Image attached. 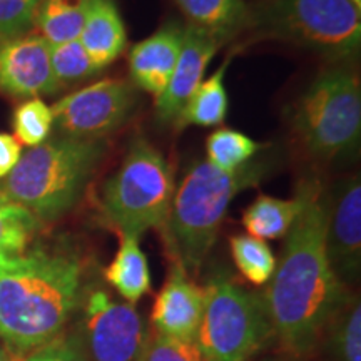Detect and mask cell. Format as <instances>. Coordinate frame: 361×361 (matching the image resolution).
Masks as SVG:
<instances>
[{
  "label": "cell",
  "instance_id": "obj_35",
  "mask_svg": "<svg viewBox=\"0 0 361 361\" xmlns=\"http://www.w3.org/2000/svg\"><path fill=\"white\" fill-rule=\"evenodd\" d=\"M0 202H4V197H2V192H0Z\"/></svg>",
  "mask_w": 361,
  "mask_h": 361
},
{
  "label": "cell",
  "instance_id": "obj_6",
  "mask_svg": "<svg viewBox=\"0 0 361 361\" xmlns=\"http://www.w3.org/2000/svg\"><path fill=\"white\" fill-rule=\"evenodd\" d=\"M293 130L313 159L333 161L360 142L361 85L355 72L343 67L323 71L293 112Z\"/></svg>",
  "mask_w": 361,
  "mask_h": 361
},
{
  "label": "cell",
  "instance_id": "obj_7",
  "mask_svg": "<svg viewBox=\"0 0 361 361\" xmlns=\"http://www.w3.org/2000/svg\"><path fill=\"white\" fill-rule=\"evenodd\" d=\"M274 338L264 296L246 291L226 274L204 288L196 343L209 361H250Z\"/></svg>",
  "mask_w": 361,
  "mask_h": 361
},
{
  "label": "cell",
  "instance_id": "obj_21",
  "mask_svg": "<svg viewBox=\"0 0 361 361\" xmlns=\"http://www.w3.org/2000/svg\"><path fill=\"white\" fill-rule=\"evenodd\" d=\"M89 0H39L35 24L49 45L78 40L87 16Z\"/></svg>",
  "mask_w": 361,
  "mask_h": 361
},
{
  "label": "cell",
  "instance_id": "obj_14",
  "mask_svg": "<svg viewBox=\"0 0 361 361\" xmlns=\"http://www.w3.org/2000/svg\"><path fill=\"white\" fill-rule=\"evenodd\" d=\"M219 45V40L196 27H184L183 47L173 78L164 92L156 99L157 119L162 123H176L180 112L188 106L189 99L204 80V72L218 52Z\"/></svg>",
  "mask_w": 361,
  "mask_h": 361
},
{
  "label": "cell",
  "instance_id": "obj_2",
  "mask_svg": "<svg viewBox=\"0 0 361 361\" xmlns=\"http://www.w3.org/2000/svg\"><path fill=\"white\" fill-rule=\"evenodd\" d=\"M84 291V263L72 251L34 250L0 264V340L16 356L56 340Z\"/></svg>",
  "mask_w": 361,
  "mask_h": 361
},
{
  "label": "cell",
  "instance_id": "obj_18",
  "mask_svg": "<svg viewBox=\"0 0 361 361\" xmlns=\"http://www.w3.org/2000/svg\"><path fill=\"white\" fill-rule=\"evenodd\" d=\"M104 278L130 305L137 303L151 291L149 263L137 236L121 234V246L116 258L104 271Z\"/></svg>",
  "mask_w": 361,
  "mask_h": 361
},
{
  "label": "cell",
  "instance_id": "obj_15",
  "mask_svg": "<svg viewBox=\"0 0 361 361\" xmlns=\"http://www.w3.org/2000/svg\"><path fill=\"white\" fill-rule=\"evenodd\" d=\"M184 27L166 24L130 49V79L137 89L156 99L168 87L183 47Z\"/></svg>",
  "mask_w": 361,
  "mask_h": 361
},
{
  "label": "cell",
  "instance_id": "obj_29",
  "mask_svg": "<svg viewBox=\"0 0 361 361\" xmlns=\"http://www.w3.org/2000/svg\"><path fill=\"white\" fill-rule=\"evenodd\" d=\"M37 4L29 0H0V39L24 35L35 24Z\"/></svg>",
  "mask_w": 361,
  "mask_h": 361
},
{
  "label": "cell",
  "instance_id": "obj_31",
  "mask_svg": "<svg viewBox=\"0 0 361 361\" xmlns=\"http://www.w3.org/2000/svg\"><path fill=\"white\" fill-rule=\"evenodd\" d=\"M20 144L16 141V137L0 133V179L11 173L20 159Z\"/></svg>",
  "mask_w": 361,
  "mask_h": 361
},
{
  "label": "cell",
  "instance_id": "obj_22",
  "mask_svg": "<svg viewBox=\"0 0 361 361\" xmlns=\"http://www.w3.org/2000/svg\"><path fill=\"white\" fill-rule=\"evenodd\" d=\"M328 353L333 361H361V305L350 301L335 314L324 329Z\"/></svg>",
  "mask_w": 361,
  "mask_h": 361
},
{
  "label": "cell",
  "instance_id": "obj_4",
  "mask_svg": "<svg viewBox=\"0 0 361 361\" xmlns=\"http://www.w3.org/2000/svg\"><path fill=\"white\" fill-rule=\"evenodd\" d=\"M104 139L61 135L30 147L0 183L4 201L30 211L39 221H54L78 204L104 159Z\"/></svg>",
  "mask_w": 361,
  "mask_h": 361
},
{
  "label": "cell",
  "instance_id": "obj_34",
  "mask_svg": "<svg viewBox=\"0 0 361 361\" xmlns=\"http://www.w3.org/2000/svg\"><path fill=\"white\" fill-rule=\"evenodd\" d=\"M258 361H276V360H271V358H266V360H258Z\"/></svg>",
  "mask_w": 361,
  "mask_h": 361
},
{
  "label": "cell",
  "instance_id": "obj_9",
  "mask_svg": "<svg viewBox=\"0 0 361 361\" xmlns=\"http://www.w3.org/2000/svg\"><path fill=\"white\" fill-rule=\"evenodd\" d=\"M135 102L137 94L133 84L107 78L62 97L51 109L62 135L104 139L124 126Z\"/></svg>",
  "mask_w": 361,
  "mask_h": 361
},
{
  "label": "cell",
  "instance_id": "obj_11",
  "mask_svg": "<svg viewBox=\"0 0 361 361\" xmlns=\"http://www.w3.org/2000/svg\"><path fill=\"white\" fill-rule=\"evenodd\" d=\"M61 89L51 66V45L37 34L0 39V92L35 99Z\"/></svg>",
  "mask_w": 361,
  "mask_h": 361
},
{
  "label": "cell",
  "instance_id": "obj_3",
  "mask_svg": "<svg viewBox=\"0 0 361 361\" xmlns=\"http://www.w3.org/2000/svg\"><path fill=\"white\" fill-rule=\"evenodd\" d=\"M263 162H247L236 171H221L207 161L192 164L174 191L168 219L161 228L169 258L189 274L200 271L218 238L231 202L256 186L266 174Z\"/></svg>",
  "mask_w": 361,
  "mask_h": 361
},
{
  "label": "cell",
  "instance_id": "obj_24",
  "mask_svg": "<svg viewBox=\"0 0 361 361\" xmlns=\"http://www.w3.org/2000/svg\"><path fill=\"white\" fill-rule=\"evenodd\" d=\"M229 247L234 263L247 281L256 286L269 281L278 261L266 241L250 234H236L229 239Z\"/></svg>",
  "mask_w": 361,
  "mask_h": 361
},
{
  "label": "cell",
  "instance_id": "obj_1",
  "mask_svg": "<svg viewBox=\"0 0 361 361\" xmlns=\"http://www.w3.org/2000/svg\"><path fill=\"white\" fill-rule=\"evenodd\" d=\"M305 204L288 233L264 301L274 336L293 356L310 355L350 301L328 258V200L318 183H303Z\"/></svg>",
  "mask_w": 361,
  "mask_h": 361
},
{
  "label": "cell",
  "instance_id": "obj_13",
  "mask_svg": "<svg viewBox=\"0 0 361 361\" xmlns=\"http://www.w3.org/2000/svg\"><path fill=\"white\" fill-rule=\"evenodd\" d=\"M202 310L204 290L189 278L179 263L171 264L169 276L157 293L151 322L156 333L183 341H196Z\"/></svg>",
  "mask_w": 361,
  "mask_h": 361
},
{
  "label": "cell",
  "instance_id": "obj_32",
  "mask_svg": "<svg viewBox=\"0 0 361 361\" xmlns=\"http://www.w3.org/2000/svg\"><path fill=\"white\" fill-rule=\"evenodd\" d=\"M0 361H16V356L7 350V346L4 345L2 340H0Z\"/></svg>",
  "mask_w": 361,
  "mask_h": 361
},
{
  "label": "cell",
  "instance_id": "obj_12",
  "mask_svg": "<svg viewBox=\"0 0 361 361\" xmlns=\"http://www.w3.org/2000/svg\"><path fill=\"white\" fill-rule=\"evenodd\" d=\"M328 258L343 286L355 284L361 268V184L350 178L341 184L326 214Z\"/></svg>",
  "mask_w": 361,
  "mask_h": 361
},
{
  "label": "cell",
  "instance_id": "obj_10",
  "mask_svg": "<svg viewBox=\"0 0 361 361\" xmlns=\"http://www.w3.org/2000/svg\"><path fill=\"white\" fill-rule=\"evenodd\" d=\"M82 336L85 361H141L147 341L135 306L112 300L102 288L85 298Z\"/></svg>",
  "mask_w": 361,
  "mask_h": 361
},
{
  "label": "cell",
  "instance_id": "obj_27",
  "mask_svg": "<svg viewBox=\"0 0 361 361\" xmlns=\"http://www.w3.org/2000/svg\"><path fill=\"white\" fill-rule=\"evenodd\" d=\"M51 66L59 85L80 82L97 74L99 69L80 40L51 45Z\"/></svg>",
  "mask_w": 361,
  "mask_h": 361
},
{
  "label": "cell",
  "instance_id": "obj_23",
  "mask_svg": "<svg viewBox=\"0 0 361 361\" xmlns=\"http://www.w3.org/2000/svg\"><path fill=\"white\" fill-rule=\"evenodd\" d=\"M37 226L39 219L25 207L0 202V264L25 255Z\"/></svg>",
  "mask_w": 361,
  "mask_h": 361
},
{
  "label": "cell",
  "instance_id": "obj_16",
  "mask_svg": "<svg viewBox=\"0 0 361 361\" xmlns=\"http://www.w3.org/2000/svg\"><path fill=\"white\" fill-rule=\"evenodd\" d=\"M79 40L99 71L124 52L128 34L116 0H89Z\"/></svg>",
  "mask_w": 361,
  "mask_h": 361
},
{
  "label": "cell",
  "instance_id": "obj_19",
  "mask_svg": "<svg viewBox=\"0 0 361 361\" xmlns=\"http://www.w3.org/2000/svg\"><path fill=\"white\" fill-rule=\"evenodd\" d=\"M305 204V188L301 184L300 191L293 200H278V197L261 196L252 201L243 213V226L247 234L258 239H279L290 233L298 216Z\"/></svg>",
  "mask_w": 361,
  "mask_h": 361
},
{
  "label": "cell",
  "instance_id": "obj_36",
  "mask_svg": "<svg viewBox=\"0 0 361 361\" xmlns=\"http://www.w3.org/2000/svg\"><path fill=\"white\" fill-rule=\"evenodd\" d=\"M29 2H35V4H39V0H29Z\"/></svg>",
  "mask_w": 361,
  "mask_h": 361
},
{
  "label": "cell",
  "instance_id": "obj_5",
  "mask_svg": "<svg viewBox=\"0 0 361 361\" xmlns=\"http://www.w3.org/2000/svg\"><path fill=\"white\" fill-rule=\"evenodd\" d=\"M176 191L174 171L161 151L139 137L114 174L104 183L101 213L106 223L121 234L141 238L159 229L168 219Z\"/></svg>",
  "mask_w": 361,
  "mask_h": 361
},
{
  "label": "cell",
  "instance_id": "obj_28",
  "mask_svg": "<svg viewBox=\"0 0 361 361\" xmlns=\"http://www.w3.org/2000/svg\"><path fill=\"white\" fill-rule=\"evenodd\" d=\"M141 361H209L196 341H183L162 336L159 333L147 335Z\"/></svg>",
  "mask_w": 361,
  "mask_h": 361
},
{
  "label": "cell",
  "instance_id": "obj_17",
  "mask_svg": "<svg viewBox=\"0 0 361 361\" xmlns=\"http://www.w3.org/2000/svg\"><path fill=\"white\" fill-rule=\"evenodd\" d=\"M191 27L219 40L231 39L250 24L245 0H174Z\"/></svg>",
  "mask_w": 361,
  "mask_h": 361
},
{
  "label": "cell",
  "instance_id": "obj_30",
  "mask_svg": "<svg viewBox=\"0 0 361 361\" xmlns=\"http://www.w3.org/2000/svg\"><path fill=\"white\" fill-rule=\"evenodd\" d=\"M24 361H85V358L78 346L57 336L56 340L32 351Z\"/></svg>",
  "mask_w": 361,
  "mask_h": 361
},
{
  "label": "cell",
  "instance_id": "obj_20",
  "mask_svg": "<svg viewBox=\"0 0 361 361\" xmlns=\"http://www.w3.org/2000/svg\"><path fill=\"white\" fill-rule=\"evenodd\" d=\"M229 66V59L211 75L202 80L188 106L176 119L174 128L178 130L186 129L188 126H200V128H216L224 123L228 114V92H226L224 75Z\"/></svg>",
  "mask_w": 361,
  "mask_h": 361
},
{
  "label": "cell",
  "instance_id": "obj_33",
  "mask_svg": "<svg viewBox=\"0 0 361 361\" xmlns=\"http://www.w3.org/2000/svg\"><path fill=\"white\" fill-rule=\"evenodd\" d=\"M351 2H353V4H355V6L360 8V6H361V0H351Z\"/></svg>",
  "mask_w": 361,
  "mask_h": 361
},
{
  "label": "cell",
  "instance_id": "obj_25",
  "mask_svg": "<svg viewBox=\"0 0 361 361\" xmlns=\"http://www.w3.org/2000/svg\"><path fill=\"white\" fill-rule=\"evenodd\" d=\"M258 151V142L252 141L246 134L228 128L214 130L206 141L207 162L228 173L247 164Z\"/></svg>",
  "mask_w": 361,
  "mask_h": 361
},
{
  "label": "cell",
  "instance_id": "obj_8",
  "mask_svg": "<svg viewBox=\"0 0 361 361\" xmlns=\"http://www.w3.org/2000/svg\"><path fill=\"white\" fill-rule=\"evenodd\" d=\"M263 20L276 37L326 57L360 51V8L351 0H269Z\"/></svg>",
  "mask_w": 361,
  "mask_h": 361
},
{
  "label": "cell",
  "instance_id": "obj_26",
  "mask_svg": "<svg viewBox=\"0 0 361 361\" xmlns=\"http://www.w3.org/2000/svg\"><path fill=\"white\" fill-rule=\"evenodd\" d=\"M52 126V109L39 97L27 99L13 111L12 128L16 141L29 147H35L47 141Z\"/></svg>",
  "mask_w": 361,
  "mask_h": 361
}]
</instances>
